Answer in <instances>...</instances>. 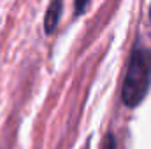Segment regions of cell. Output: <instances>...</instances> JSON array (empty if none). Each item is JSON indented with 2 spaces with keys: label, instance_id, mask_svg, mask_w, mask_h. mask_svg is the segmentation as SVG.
Returning a JSON list of instances; mask_svg holds the SVG:
<instances>
[{
  "label": "cell",
  "instance_id": "3957f363",
  "mask_svg": "<svg viewBox=\"0 0 151 149\" xmlns=\"http://www.w3.org/2000/svg\"><path fill=\"white\" fill-rule=\"evenodd\" d=\"M102 149H116V140H114L113 133H109V135H106V137H104Z\"/></svg>",
  "mask_w": 151,
  "mask_h": 149
},
{
  "label": "cell",
  "instance_id": "7a4b0ae2",
  "mask_svg": "<svg viewBox=\"0 0 151 149\" xmlns=\"http://www.w3.org/2000/svg\"><path fill=\"white\" fill-rule=\"evenodd\" d=\"M62 2L63 0H53L49 4L46 18H44V30H46V34H53L56 30L60 16H62Z\"/></svg>",
  "mask_w": 151,
  "mask_h": 149
},
{
  "label": "cell",
  "instance_id": "6da1fadb",
  "mask_svg": "<svg viewBox=\"0 0 151 149\" xmlns=\"http://www.w3.org/2000/svg\"><path fill=\"white\" fill-rule=\"evenodd\" d=\"M151 84V53L146 47H135L125 74L121 98L128 107L139 105L146 93L150 91Z\"/></svg>",
  "mask_w": 151,
  "mask_h": 149
},
{
  "label": "cell",
  "instance_id": "277c9868",
  "mask_svg": "<svg viewBox=\"0 0 151 149\" xmlns=\"http://www.w3.org/2000/svg\"><path fill=\"white\" fill-rule=\"evenodd\" d=\"M86 5H88V0H76V12L81 14L86 11Z\"/></svg>",
  "mask_w": 151,
  "mask_h": 149
}]
</instances>
